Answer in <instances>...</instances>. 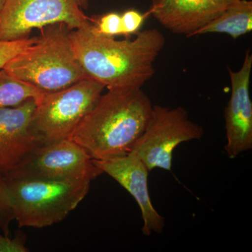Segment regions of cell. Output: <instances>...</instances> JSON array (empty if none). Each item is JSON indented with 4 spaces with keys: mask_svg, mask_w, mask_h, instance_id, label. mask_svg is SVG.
<instances>
[{
    "mask_svg": "<svg viewBox=\"0 0 252 252\" xmlns=\"http://www.w3.org/2000/svg\"><path fill=\"white\" fill-rule=\"evenodd\" d=\"M35 42L11 60L3 69L44 93L61 90L86 75L73 51L64 24L43 28Z\"/></svg>",
    "mask_w": 252,
    "mask_h": 252,
    "instance_id": "3",
    "label": "cell"
},
{
    "mask_svg": "<svg viewBox=\"0 0 252 252\" xmlns=\"http://www.w3.org/2000/svg\"><path fill=\"white\" fill-rule=\"evenodd\" d=\"M103 172L92 158L70 139L44 142L4 176L45 180L92 181Z\"/></svg>",
    "mask_w": 252,
    "mask_h": 252,
    "instance_id": "8",
    "label": "cell"
},
{
    "mask_svg": "<svg viewBox=\"0 0 252 252\" xmlns=\"http://www.w3.org/2000/svg\"><path fill=\"white\" fill-rule=\"evenodd\" d=\"M35 99L0 109V173L12 170L28 153L44 143L31 129Z\"/></svg>",
    "mask_w": 252,
    "mask_h": 252,
    "instance_id": "11",
    "label": "cell"
},
{
    "mask_svg": "<svg viewBox=\"0 0 252 252\" xmlns=\"http://www.w3.org/2000/svg\"><path fill=\"white\" fill-rule=\"evenodd\" d=\"M203 134V126L192 122L185 109L154 105L148 125L130 152L149 172L170 171L174 150L183 142L200 140Z\"/></svg>",
    "mask_w": 252,
    "mask_h": 252,
    "instance_id": "7",
    "label": "cell"
},
{
    "mask_svg": "<svg viewBox=\"0 0 252 252\" xmlns=\"http://www.w3.org/2000/svg\"><path fill=\"white\" fill-rule=\"evenodd\" d=\"M252 31V1L240 0L198 30L194 36L209 33H222L236 39Z\"/></svg>",
    "mask_w": 252,
    "mask_h": 252,
    "instance_id": "13",
    "label": "cell"
},
{
    "mask_svg": "<svg viewBox=\"0 0 252 252\" xmlns=\"http://www.w3.org/2000/svg\"><path fill=\"white\" fill-rule=\"evenodd\" d=\"M152 110V102L142 89L108 90L69 139L94 160L125 155L143 133Z\"/></svg>",
    "mask_w": 252,
    "mask_h": 252,
    "instance_id": "2",
    "label": "cell"
},
{
    "mask_svg": "<svg viewBox=\"0 0 252 252\" xmlns=\"http://www.w3.org/2000/svg\"><path fill=\"white\" fill-rule=\"evenodd\" d=\"M149 15H151L149 11L145 14H142L140 11L134 9L126 11L121 15L123 35L129 36L138 32L146 18Z\"/></svg>",
    "mask_w": 252,
    "mask_h": 252,
    "instance_id": "18",
    "label": "cell"
},
{
    "mask_svg": "<svg viewBox=\"0 0 252 252\" xmlns=\"http://www.w3.org/2000/svg\"><path fill=\"white\" fill-rule=\"evenodd\" d=\"M227 69L231 94L225 109V151L230 158H235L252 149V102L250 94L252 56L250 51H247L238 71H233L229 67Z\"/></svg>",
    "mask_w": 252,
    "mask_h": 252,
    "instance_id": "9",
    "label": "cell"
},
{
    "mask_svg": "<svg viewBox=\"0 0 252 252\" xmlns=\"http://www.w3.org/2000/svg\"><path fill=\"white\" fill-rule=\"evenodd\" d=\"M14 220L4 175L0 173V231L9 236V226Z\"/></svg>",
    "mask_w": 252,
    "mask_h": 252,
    "instance_id": "16",
    "label": "cell"
},
{
    "mask_svg": "<svg viewBox=\"0 0 252 252\" xmlns=\"http://www.w3.org/2000/svg\"><path fill=\"white\" fill-rule=\"evenodd\" d=\"M4 177L14 220L19 227L35 228L64 220L85 198L91 183Z\"/></svg>",
    "mask_w": 252,
    "mask_h": 252,
    "instance_id": "4",
    "label": "cell"
},
{
    "mask_svg": "<svg viewBox=\"0 0 252 252\" xmlns=\"http://www.w3.org/2000/svg\"><path fill=\"white\" fill-rule=\"evenodd\" d=\"M239 1L152 0L149 11L168 31L190 36Z\"/></svg>",
    "mask_w": 252,
    "mask_h": 252,
    "instance_id": "12",
    "label": "cell"
},
{
    "mask_svg": "<svg viewBox=\"0 0 252 252\" xmlns=\"http://www.w3.org/2000/svg\"><path fill=\"white\" fill-rule=\"evenodd\" d=\"M135 34L133 39L117 40L99 33L94 23L69 33L86 75L108 90L142 89L155 73L154 63L165 46V36L154 28Z\"/></svg>",
    "mask_w": 252,
    "mask_h": 252,
    "instance_id": "1",
    "label": "cell"
},
{
    "mask_svg": "<svg viewBox=\"0 0 252 252\" xmlns=\"http://www.w3.org/2000/svg\"><path fill=\"white\" fill-rule=\"evenodd\" d=\"M44 92L0 69V109L15 107L28 99L39 98Z\"/></svg>",
    "mask_w": 252,
    "mask_h": 252,
    "instance_id": "14",
    "label": "cell"
},
{
    "mask_svg": "<svg viewBox=\"0 0 252 252\" xmlns=\"http://www.w3.org/2000/svg\"><path fill=\"white\" fill-rule=\"evenodd\" d=\"M36 39V37L28 36L17 40H0V69H3L11 60L34 44Z\"/></svg>",
    "mask_w": 252,
    "mask_h": 252,
    "instance_id": "15",
    "label": "cell"
},
{
    "mask_svg": "<svg viewBox=\"0 0 252 252\" xmlns=\"http://www.w3.org/2000/svg\"><path fill=\"white\" fill-rule=\"evenodd\" d=\"M94 24L97 31L104 36L114 37L122 34V17L118 13H108L99 20L94 19Z\"/></svg>",
    "mask_w": 252,
    "mask_h": 252,
    "instance_id": "17",
    "label": "cell"
},
{
    "mask_svg": "<svg viewBox=\"0 0 252 252\" xmlns=\"http://www.w3.org/2000/svg\"><path fill=\"white\" fill-rule=\"evenodd\" d=\"M89 0H3L0 11V40L28 37L34 29L64 24L79 29L94 22L86 16Z\"/></svg>",
    "mask_w": 252,
    "mask_h": 252,
    "instance_id": "6",
    "label": "cell"
},
{
    "mask_svg": "<svg viewBox=\"0 0 252 252\" xmlns=\"http://www.w3.org/2000/svg\"><path fill=\"white\" fill-rule=\"evenodd\" d=\"M3 0H0V11H1V6H2Z\"/></svg>",
    "mask_w": 252,
    "mask_h": 252,
    "instance_id": "19",
    "label": "cell"
},
{
    "mask_svg": "<svg viewBox=\"0 0 252 252\" xmlns=\"http://www.w3.org/2000/svg\"><path fill=\"white\" fill-rule=\"evenodd\" d=\"M94 162L101 171L117 181L135 199L142 213V233L150 236L153 233H162L165 220L154 208L151 200L148 187L149 171L142 160L130 152L105 160H94Z\"/></svg>",
    "mask_w": 252,
    "mask_h": 252,
    "instance_id": "10",
    "label": "cell"
},
{
    "mask_svg": "<svg viewBox=\"0 0 252 252\" xmlns=\"http://www.w3.org/2000/svg\"><path fill=\"white\" fill-rule=\"evenodd\" d=\"M105 87L86 78L35 99L31 129L43 142L69 139L102 95Z\"/></svg>",
    "mask_w": 252,
    "mask_h": 252,
    "instance_id": "5",
    "label": "cell"
}]
</instances>
